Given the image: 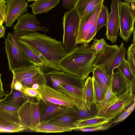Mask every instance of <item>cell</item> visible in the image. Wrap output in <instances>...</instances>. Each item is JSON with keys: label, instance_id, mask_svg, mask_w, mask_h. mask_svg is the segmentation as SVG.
<instances>
[{"label": "cell", "instance_id": "27", "mask_svg": "<svg viewBox=\"0 0 135 135\" xmlns=\"http://www.w3.org/2000/svg\"><path fill=\"white\" fill-rule=\"evenodd\" d=\"M11 87V90L10 93L7 94L4 98V99L11 105L19 108L28 99L29 96L13 87Z\"/></svg>", "mask_w": 135, "mask_h": 135}, {"label": "cell", "instance_id": "6", "mask_svg": "<svg viewBox=\"0 0 135 135\" xmlns=\"http://www.w3.org/2000/svg\"><path fill=\"white\" fill-rule=\"evenodd\" d=\"M18 35L8 33L6 39L5 48L10 70L35 65L25 56L19 45Z\"/></svg>", "mask_w": 135, "mask_h": 135}, {"label": "cell", "instance_id": "44", "mask_svg": "<svg viewBox=\"0 0 135 135\" xmlns=\"http://www.w3.org/2000/svg\"><path fill=\"white\" fill-rule=\"evenodd\" d=\"M6 28L3 25H0V38L4 37Z\"/></svg>", "mask_w": 135, "mask_h": 135}, {"label": "cell", "instance_id": "18", "mask_svg": "<svg viewBox=\"0 0 135 135\" xmlns=\"http://www.w3.org/2000/svg\"><path fill=\"white\" fill-rule=\"evenodd\" d=\"M36 100L40 114V123L46 122L67 107L53 103L42 98L39 94Z\"/></svg>", "mask_w": 135, "mask_h": 135}, {"label": "cell", "instance_id": "11", "mask_svg": "<svg viewBox=\"0 0 135 135\" xmlns=\"http://www.w3.org/2000/svg\"><path fill=\"white\" fill-rule=\"evenodd\" d=\"M37 90L41 97L53 103L66 107L75 105L67 95L47 84L40 86Z\"/></svg>", "mask_w": 135, "mask_h": 135}, {"label": "cell", "instance_id": "21", "mask_svg": "<svg viewBox=\"0 0 135 135\" xmlns=\"http://www.w3.org/2000/svg\"><path fill=\"white\" fill-rule=\"evenodd\" d=\"M132 83L117 69V71L114 72L112 79L111 88L112 91L117 97L127 90L131 87Z\"/></svg>", "mask_w": 135, "mask_h": 135}, {"label": "cell", "instance_id": "24", "mask_svg": "<svg viewBox=\"0 0 135 135\" xmlns=\"http://www.w3.org/2000/svg\"><path fill=\"white\" fill-rule=\"evenodd\" d=\"M108 120L103 116H96L94 118L85 120L78 119L73 123L74 130L79 129L95 127L108 123Z\"/></svg>", "mask_w": 135, "mask_h": 135}, {"label": "cell", "instance_id": "4", "mask_svg": "<svg viewBox=\"0 0 135 135\" xmlns=\"http://www.w3.org/2000/svg\"><path fill=\"white\" fill-rule=\"evenodd\" d=\"M62 19L64 29L62 44L67 54L76 46L80 19L74 7L70 11L65 12Z\"/></svg>", "mask_w": 135, "mask_h": 135}, {"label": "cell", "instance_id": "41", "mask_svg": "<svg viewBox=\"0 0 135 135\" xmlns=\"http://www.w3.org/2000/svg\"><path fill=\"white\" fill-rule=\"evenodd\" d=\"M6 2L4 0H0V20L3 22L5 21Z\"/></svg>", "mask_w": 135, "mask_h": 135}, {"label": "cell", "instance_id": "42", "mask_svg": "<svg viewBox=\"0 0 135 135\" xmlns=\"http://www.w3.org/2000/svg\"><path fill=\"white\" fill-rule=\"evenodd\" d=\"M78 0H62L61 6L66 9L70 10L74 7Z\"/></svg>", "mask_w": 135, "mask_h": 135}, {"label": "cell", "instance_id": "30", "mask_svg": "<svg viewBox=\"0 0 135 135\" xmlns=\"http://www.w3.org/2000/svg\"><path fill=\"white\" fill-rule=\"evenodd\" d=\"M73 107L76 115L79 120H87L97 116L98 108L96 105L93 103L92 104L90 109L86 111L79 110L75 105Z\"/></svg>", "mask_w": 135, "mask_h": 135}, {"label": "cell", "instance_id": "51", "mask_svg": "<svg viewBox=\"0 0 135 135\" xmlns=\"http://www.w3.org/2000/svg\"><path fill=\"white\" fill-rule=\"evenodd\" d=\"M5 0V1H6V0Z\"/></svg>", "mask_w": 135, "mask_h": 135}, {"label": "cell", "instance_id": "45", "mask_svg": "<svg viewBox=\"0 0 135 135\" xmlns=\"http://www.w3.org/2000/svg\"><path fill=\"white\" fill-rule=\"evenodd\" d=\"M40 85L37 83H35L33 84L31 86L32 88L37 90L40 86Z\"/></svg>", "mask_w": 135, "mask_h": 135}, {"label": "cell", "instance_id": "17", "mask_svg": "<svg viewBox=\"0 0 135 135\" xmlns=\"http://www.w3.org/2000/svg\"><path fill=\"white\" fill-rule=\"evenodd\" d=\"M56 89L67 95L73 101L75 105L79 109L85 111L88 109L83 99V89L64 83L59 84Z\"/></svg>", "mask_w": 135, "mask_h": 135}, {"label": "cell", "instance_id": "35", "mask_svg": "<svg viewBox=\"0 0 135 135\" xmlns=\"http://www.w3.org/2000/svg\"><path fill=\"white\" fill-rule=\"evenodd\" d=\"M135 30L133 32V40L132 43L129 47L126 52L127 54V61L131 65L134 72L135 73Z\"/></svg>", "mask_w": 135, "mask_h": 135}, {"label": "cell", "instance_id": "29", "mask_svg": "<svg viewBox=\"0 0 135 135\" xmlns=\"http://www.w3.org/2000/svg\"><path fill=\"white\" fill-rule=\"evenodd\" d=\"M83 99L87 108L90 110L93 102V84L92 78L88 77L83 91Z\"/></svg>", "mask_w": 135, "mask_h": 135}, {"label": "cell", "instance_id": "14", "mask_svg": "<svg viewBox=\"0 0 135 135\" xmlns=\"http://www.w3.org/2000/svg\"><path fill=\"white\" fill-rule=\"evenodd\" d=\"M120 0H112L111 12L109 15L105 34L107 40L112 44L116 42L118 32V3Z\"/></svg>", "mask_w": 135, "mask_h": 135}, {"label": "cell", "instance_id": "43", "mask_svg": "<svg viewBox=\"0 0 135 135\" xmlns=\"http://www.w3.org/2000/svg\"><path fill=\"white\" fill-rule=\"evenodd\" d=\"M11 86H12L15 89L20 91L23 87L22 84L20 82L18 81H16L13 85H11Z\"/></svg>", "mask_w": 135, "mask_h": 135}, {"label": "cell", "instance_id": "40", "mask_svg": "<svg viewBox=\"0 0 135 135\" xmlns=\"http://www.w3.org/2000/svg\"><path fill=\"white\" fill-rule=\"evenodd\" d=\"M26 95L36 99L38 97L39 93L37 90L31 87L23 86L21 91Z\"/></svg>", "mask_w": 135, "mask_h": 135}, {"label": "cell", "instance_id": "31", "mask_svg": "<svg viewBox=\"0 0 135 135\" xmlns=\"http://www.w3.org/2000/svg\"><path fill=\"white\" fill-rule=\"evenodd\" d=\"M23 86L31 87L34 84L37 83L40 86L47 84V82L44 73L43 71L30 78L26 79L20 81Z\"/></svg>", "mask_w": 135, "mask_h": 135}, {"label": "cell", "instance_id": "19", "mask_svg": "<svg viewBox=\"0 0 135 135\" xmlns=\"http://www.w3.org/2000/svg\"><path fill=\"white\" fill-rule=\"evenodd\" d=\"M103 3H102L99 5L88 18L84 20H80L76 43V46L79 44H84L86 37L95 19L98 16Z\"/></svg>", "mask_w": 135, "mask_h": 135}, {"label": "cell", "instance_id": "1", "mask_svg": "<svg viewBox=\"0 0 135 135\" xmlns=\"http://www.w3.org/2000/svg\"><path fill=\"white\" fill-rule=\"evenodd\" d=\"M89 43L77 46L58 63L62 71L86 79L93 69V64L98 54L93 51Z\"/></svg>", "mask_w": 135, "mask_h": 135}, {"label": "cell", "instance_id": "50", "mask_svg": "<svg viewBox=\"0 0 135 135\" xmlns=\"http://www.w3.org/2000/svg\"><path fill=\"white\" fill-rule=\"evenodd\" d=\"M3 22V21H2L0 20V25H2Z\"/></svg>", "mask_w": 135, "mask_h": 135}, {"label": "cell", "instance_id": "39", "mask_svg": "<svg viewBox=\"0 0 135 135\" xmlns=\"http://www.w3.org/2000/svg\"><path fill=\"white\" fill-rule=\"evenodd\" d=\"M110 122L108 123L98 127L90 128H83L79 129L78 131L84 132H93L97 131H104L109 128L112 125Z\"/></svg>", "mask_w": 135, "mask_h": 135}, {"label": "cell", "instance_id": "10", "mask_svg": "<svg viewBox=\"0 0 135 135\" xmlns=\"http://www.w3.org/2000/svg\"><path fill=\"white\" fill-rule=\"evenodd\" d=\"M135 83L134 80L127 90L117 97V101L107 110L103 117L111 121L135 101Z\"/></svg>", "mask_w": 135, "mask_h": 135}, {"label": "cell", "instance_id": "13", "mask_svg": "<svg viewBox=\"0 0 135 135\" xmlns=\"http://www.w3.org/2000/svg\"><path fill=\"white\" fill-rule=\"evenodd\" d=\"M5 26L10 27L16 20L27 11V4L25 0H7Z\"/></svg>", "mask_w": 135, "mask_h": 135}, {"label": "cell", "instance_id": "38", "mask_svg": "<svg viewBox=\"0 0 135 135\" xmlns=\"http://www.w3.org/2000/svg\"><path fill=\"white\" fill-rule=\"evenodd\" d=\"M98 16L95 19L94 23L89 30L85 39L84 44L89 43L93 40L97 33V25Z\"/></svg>", "mask_w": 135, "mask_h": 135}, {"label": "cell", "instance_id": "15", "mask_svg": "<svg viewBox=\"0 0 135 135\" xmlns=\"http://www.w3.org/2000/svg\"><path fill=\"white\" fill-rule=\"evenodd\" d=\"M18 22L13 29L28 31L34 32L40 30L45 32L49 31L46 26L41 27V23L37 21L36 15L27 12L22 14L17 19Z\"/></svg>", "mask_w": 135, "mask_h": 135}, {"label": "cell", "instance_id": "9", "mask_svg": "<svg viewBox=\"0 0 135 135\" xmlns=\"http://www.w3.org/2000/svg\"><path fill=\"white\" fill-rule=\"evenodd\" d=\"M44 73L47 84L55 89L60 84L64 83L83 89L86 80L81 77L62 71H50Z\"/></svg>", "mask_w": 135, "mask_h": 135}, {"label": "cell", "instance_id": "33", "mask_svg": "<svg viewBox=\"0 0 135 135\" xmlns=\"http://www.w3.org/2000/svg\"><path fill=\"white\" fill-rule=\"evenodd\" d=\"M117 68L122 72L125 77L130 81L132 82L135 80V73L125 58L123 59Z\"/></svg>", "mask_w": 135, "mask_h": 135}, {"label": "cell", "instance_id": "5", "mask_svg": "<svg viewBox=\"0 0 135 135\" xmlns=\"http://www.w3.org/2000/svg\"><path fill=\"white\" fill-rule=\"evenodd\" d=\"M19 108L0 99V132H19L26 129L20 124L17 111Z\"/></svg>", "mask_w": 135, "mask_h": 135}, {"label": "cell", "instance_id": "26", "mask_svg": "<svg viewBox=\"0 0 135 135\" xmlns=\"http://www.w3.org/2000/svg\"><path fill=\"white\" fill-rule=\"evenodd\" d=\"M92 72V77L102 86L106 94L109 84L112 79L114 73L108 75L104 68L100 66L94 67Z\"/></svg>", "mask_w": 135, "mask_h": 135}, {"label": "cell", "instance_id": "49", "mask_svg": "<svg viewBox=\"0 0 135 135\" xmlns=\"http://www.w3.org/2000/svg\"><path fill=\"white\" fill-rule=\"evenodd\" d=\"M27 0L28 1V2L30 1H37L38 0Z\"/></svg>", "mask_w": 135, "mask_h": 135}, {"label": "cell", "instance_id": "22", "mask_svg": "<svg viewBox=\"0 0 135 135\" xmlns=\"http://www.w3.org/2000/svg\"><path fill=\"white\" fill-rule=\"evenodd\" d=\"M42 71L39 66H33L16 68L11 71L16 81L31 77Z\"/></svg>", "mask_w": 135, "mask_h": 135}, {"label": "cell", "instance_id": "7", "mask_svg": "<svg viewBox=\"0 0 135 135\" xmlns=\"http://www.w3.org/2000/svg\"><path fill=\"white\" fill-rule=\"evenodd\" d=\"M130 4L120 0L118 3L119 35L123 41L128 42L134 29V3Z\"/></svg>", "mask_w": 135, "mask_h": 135}, {"label": "cell", "instance_id": "48", "mask_svg": "<svg viewBox=\"0 0 135 135\" xmlns=\"http://www.w3.org/2000/svg\"><path fill=\"white\" fill-rule=\"evenodd\" d=\"M7 94L4 91L0 92V99L2 98L3 97L5 96Z\"/></svg>", "mask_w": 135, "mask_h": 135}, {"label": "cell", "instance_id": "34", "mask_svg": "<svg viewBox=\"0 0 135 135\" xmlns=\"http://www.w3.org/2000/svg\"><path fill=\"white\" fill-rule=\"evenodd\" d=\"M109 13L107 6L102 4L98 18L97 25V32L103 26H106L109 17Z\"/></svg>", "mask_w": 135, "mask_h": 135}, {"label": "cell", "instance_id": "32", "mask_svg": "<svg viewBox=\"0 0 135 135\" xmlns=\"http://www.w3.org/2000/svg\"><path fill=\"white\" fill-rule=\"evenodd\" d=\"M93 84V102L96 105L103 100L105 95L102 86L92 77Z\"/></svg>", "mask_w": 135, "mask_h": 135}, {"label": "cell", "instance_id": "25", "mask_svg": "<svg viewBox=\"0 0 135 135\" xmlns=\"http://www.w3.org/2000/svg\"><path fill=\"white\" fill-rule=\"evenodd\" d=\"M60 2V0H38L35 1L29 6L32 8L33 14L37 15L46 13L51 11L52 8L59 3Z\"/></svg>", "mask_w": 135, "mask_h": 135}, {"label": "cell", "instance_id": "37", "mask_svg": "<svg viewBox=\"0 0 135 135\" xmlns=\"http://www.w3.org/2000/svg\"><path fill=\"white\" fill-rule=\"evenodd\" d=\"M93 39L94 41L93 44L91 45V49L95 52L99 54L103 50L107 43L103 38L100 40L95 38Z\"/></svg>", "mask_w": 135, "mask_h": 135}, {"label": "cell", "instance_id": "20", "mask_svg": "<svg viewBox=\"0 0 135 135\" xmlns=\"http://www.w3.org/2000/svg\"><path fill=\"white\" fill-rule=\"evenodd\" d=\"M104 0H78L74 8L79 14L80 20L89 17L99 5Z\"/></svg>", "mask_w": 135, "mask_h": 135}, {"label": "cell", "instance_id": "12", "mask_svg": "<svg viewBox=\"0 0 135 135\" xmlns=\"http://www.w3.org/2000/svg\"><path fill=\"white\" fill-rule=\"evenodd\" d=\"M18 41L21 49L29 60L40 67L44 73L53 70L44 57L24 39L20 37Z\"/></svg>", "mask_w": 135, "mask_h": 135}, {"label": "cell", "instance_id": "3", "mask_svg": "<svg viewBox=\"0 0 135 135\" xmlns=\"http://www.w3.org/2000/svg\"><path fill=\"white\" fill-rule=\"evenodd\" d=\"M126 51L123 42L119 47L117 44L109 45L106 43L95 57L93 67H103L108 75H110L125 58Z\"/></svg>", "mask_w": 135, "mask_h": 135}, {"label": "cell", "instance_id": "23", "mask_svg": "<svg viewBox=\"0 0 135 135\" xmlns=\"http://www.w3.org/2000/svg\"><path fill=\"white\" fill-rule=\"evenodd\" d=\"M112 80L110 82L105 97L100 103L97 105L98 108L97 116H103L107 110L118 100L112 89Z\"/></svg>", "mask_w": 135, "mask_h": 135}, {"label": "cell", "instance_id": "47", "mask_svg": "<svg viewBox=\"0 0 135 135\" xmlns=\"http://www.w3.org/2000/svg\"><path fill=\"white\" fill-rule=\"evenodd\" d=\"M125 1V2L128 3V4L132 3H134L135 0H123Z\"/></svg>", "mask_w": 135, "mask_h": 135}, {"label": "cell", "instance_id": "28", "mask_svg": "<svg viewBox=\"0 0 135 135\" xmlns=\"http://www.w3.org/2000/svg\"><path fill=\"white\" fill-rule=\"evenodd\" d=\"M73 129L60 127L48 123H40L31 131L43 133H57L71 131Z\"/></svg>", "mask_w": 135, "mask_h": 135}, {"label": "cell", "instance_id": "16", "mask_svg": "<svg viewBox=\"0 0 135 135\" xmlns=\"http://www.w3.org/2000/svg\"><path fill=\"white\" fill-rule=\"evenodd\" d=\"M73 106L67 107L44 123H48L60 127L71 128L74 130L73 123L78 119Z\"/></svg>", "mask_w": 135, "mask_h": 135}, {"label": "cell", "instance_id": "46", "mask_svg": "<svg viewBox=\"0 0 135 135\" xmlns=\"http://www.w3.org/2000/svg\"><path fill=\"white\" fill-rule=\"evenodd\" d=\"M1 74H0V92L4 91L3 88L2 83L1 79Z\"/></svg>", "mask_w": 135, "mask_h": 135}, {"label": "cell", "instance_id": "36", "mask_svg": "<svg viewBox=\"0 0 135 135\" xmlns=\"http://www.w3.org/2000/svg\"><path fill=\"white\" fill-rule=\"evenodd\" d=\"M135 107V102L134 101L126 109L119 114L113 120L110 121L112 124L123 121L134 110Z\"/></svg>", "mask_w": 135, "mask_h": 135}, {"label": "cell", "instance_id": "2", "mask_svg": "<svg viewBox=\"0 0 135 135\" xmlns=\"http://www.w3.org/2000/svg\"><path fill=\"white\" fill-rule=\"evenodd\" d=\"M20 37L41 54L53 71H61L57 64L66 54L61 41L36 31H28Z\"/></svg>", "mask_w": 135, "mask_h": 135}, {"label": "cell", "instance_id": "8", "mask_svg": "<svg viewBox=\"0 0 135 135\" xmlns=\"http://www.w3.org/2000/svg\"><path fill=\"white\" fill-rule=\"evenodd\" d=\"M35 99L29 97L17 111L21 124L30 130L41 123L38 105Z\"/></svg>", "mask_w": 135, "mask_h": 135}]
</instances>
